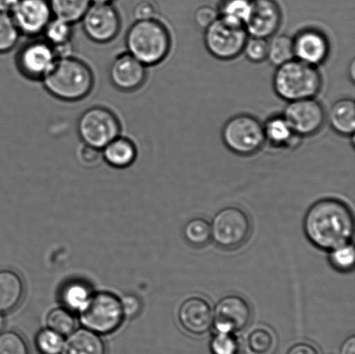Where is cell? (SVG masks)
Listing matches in <instances>:
<instances>
[{
	"label": "cell",
	"instance_id": "1f68e13d",
	"mask_svg": "<svg viewBox=\"0 0 355 354\" xmlns=\"http://www.w3.org/2000/svg\"><path fill=\"white\" fill-rule=\"evenodd\" d=\"M47 325L48 328L65 336L76 330V321L71 311L65 308H58L49 314Z\"/></svg>",
	"mask_w": 355,
	"mask_h": 354
},
{
	"label": "cell",
	"instance_id": "44dd1931",
	"mask_svg": "<svg viewBox=\"0 0 355 354\" xmlns=\"http://www.w3.org/2000/svg\"><path fill=\"white\" fill-rule=\"evenodd\" d=\"M102 152L104 161L116 168H128L137 158V145L130 139L121 135L107 144Z\"/></svg>",
	"mask_w": 355,
	"mask_h": 354
},
{
	"label": "cell",
	"instance_id": "836d02e7",
	"mask_svg": "<svg viewBox=\"0 0 355 354\" xmlns=\"http://www.w3.org/2000/svg\"><path fill=\"white\" fill-rule=\"evenodd\" d=\"M0 354H30L26 339L16 332L0 334Z\"/></svg>",
	"mask_w": 355,
	"mask_h": 354
},
{
	"label": "cell",
	"instance_id": "ab89813d",
	"mask_svg": "<svg viewBox=\"0 0 355 354\" xmlns=\"http://www.w3.org/2000/svg\"><path fill=\"white\" fill-rule=\"evenodd\" d=\"M219 17L218 10L209 6H200L194 14V20L197 26L207 29Z\"/></svg>",
	"mask_w": 355,
	"mask_h": 354
},
{
	"label": "cell",
	"instance_id": "7dc6e473",
	"mask_svg": "<svg viewBox=\"0 0 355 354\" xmlns=\"http://www.w3.org/2000/svg\"><path fill=\"white\" fill-rule=\"evenodd\" d=\"M351 72H352V75H351V78L352 79H354V62H352V64H351Z\"/></svg>",
	"mask_w": 355,
	"mask_h": 354
},
{
	"label": "cell",
	"instance_id": "484cf974",
	"mask_svg": "<svg viewBox=\"0 0 355 354\" xmlns=\"http://www.w3.org/2000/svg\"><path fill=\"white\" fill-rule=\"evenodd\" d=\"M92 296V290L88 285L79 281H75L64 287L61 293V300L64 308L69 311L79 312L88 303Z\"/></svg>",
	"mask_w": 355,
	"mask_h": 354
},
{
	"label": "cell",
	"instance_id": "ffe728a7",
	"mask_svg": "<svg viewBox=\"0 0 355 354\" xmlns=\"http://www.w3.org/2000/svg\"><path fill=\"white\" fill-rule=\"evenodd\" d=\"M106 352L105 343L98 334L80 328L69 335L60 354H106Z\"/></svg>",
	"mask_w": 355,
	"mask_h": 354
},
{
	"label": "cell",
	"instance_id": "d4e9b609",
	"mask_svg": "<svg viewBox=\"0 0 355 354\" xmlns=\"http://www.w3.org/2000/svg\"><path fill=\"white\" fill-rule=\"evenodd\" d=\"M266 141L272 145H291L295 134L284 117H273L263 126Z\"/></svg>",
	"mask_w": 355,
	"mask_h": 354
},
{
	"label": "cell",
	"instance_id": "b9f144b4",
	"mask_svg": "<svg viewBox=\"0 0 355 354\" xmlns=\"http://www.w3.org/2000/svg\"><path fill=\"white\" fill-rule=\"evenodd\" d=\"M287 354H319L318 349L308 343H298L288 350Z\"/></svg>",
	"mask_w": 355,
	"mask_h": 354
},
{
	"label": "cell",
	"instance_id": "7402d4cb",
	"mask_svg": "<svg viewBox=\"0 0 355 354\" xmlns=\"http://www.w3.org/2000/svg\"><path fill=\"white\" fill-rule=\"evenodd\" d=\"M24 286L19 274L0 270V312L6 313L17 307L23 299Z\"/></svg>",
	"mask_w": 355,
	"mask_h": 354
},
{
	"label": "cell",
	"instance_id": "7bdbcfd3",
	"mask_svg": "<svg viewBox=\"0 0 355 354\" xmlns=\"http://www.w3.org/2000/svg\"><path fill=\"white\" fill-rule=\"evenodd\" d=\"M17 2H19V0H0V12L12 13Z\"/></svg>",
	"mask_w": 355,
	"mask_h": 354
},
{
	"label": "cell",
	"instance_id": "9c48e42d",
	"mask_svg": "<svg viewBox=\"0 0 355 354\" xmlns=\"http://www.w3.org/2000/svg\"><path fill=\"white\" fill-rule=\"evenodd\" d=\"M211 238L225 249L239 248L252 232L248 215L239 207H225L215 215L211 224Z\"/></svg>",
	"mask_w": 355,
	"mask_h": 354
},
{
	"label": "cell",
	"instance_id": "277c9868",
	"mask_svg": "<svg viewBox=\"0 0 355 354\" xmlns=\"http://www.w3.org/2000/svg\"><path fill=\"white\" fill-rule=\"evenodd\" d=\"M278 96L288 102L314 98L322 87V76L316 66L297 59L278 66L273 79Z\"/></svg>",
	"mask_w": 355,
	"mask_h": 354
},
{
	"label": "cell",
	"instance_id": "d6986e66",
	"mask_svg": "<svg viewBox=\"0 0 355 354\" xmlns=\"http://www.w3.org/2000/svg\"><path fill=\"white\" fill-rule=\"evenodd\" d=\"M73 26L68 21L53 17L42 34L44 39L53 47L58 58L73 55Z\"/></svg>",
	"mask_w": 355,
	"mask_h": 354
},
{
	"label": "cell",
	"instance_id": "52a82bcc",
	"mask_svg": "<svg viewBox=\"0 0 355 354\" xmlns=\"http://www.w3.org/2000/svg\"><path fill=\"white\" fill-rule=\"evenodd\" d=\"M222 138L230 150L242 156L256 154L266 141L262 123L248 114L230 119L223 127Z\"/></svg>",
	"mask_w": 355,
	"mask_h": 354
},
{
	"label": "cell",
	"instance_id": "4316f807",
	"mask_svg": "<svg viewBox=\"0 0 355 354\" xmlns=\"http://www.w3.org/2000/svg\"><path fill=\"white\" fill-rule=\"evenodd\" d=\"M294 57L293 39L286 35H278L268 43L267 58L277 67Z\"/></svg>",
	"mask_w": 355,
	"mask_h": 354
},
{
	"label": "cell",
	"instance_id": "d590c367",
	"mask_svg": "<svg viewBox=\"0 0 355 354\" xmlns=\"http://www.w3.org/2000/svg\"><path fill=\"white\" fill-rule=\"evenodd\" d=\"M243 52L252 62H262L268 55V42L266 38L250 37L247 38Z\"/></svg>",
	"mask_w": 355,
	"mask_h": 354
},
{
	"label": "cell",
	"instance_id": "e0dca14e",
	"mask_svg": "<svg viewBox=\"0 0 355 354\" xmlns=\"http://www.w3.org/2000/svg\"><path fill=\"white\" fill-rule=\"evenodd\" d=\"M179 321L184 330L190 334L205 335L214 325V312L207 300L200 297H191L181 305Z\"/></svg>",
	"mask_w": 355,
	"mask_h": 354
},
{
	"label": "cell",
	"instance_id": "5bb4252c",
	"mask_svg": "<svg viewBox=\"0 0 355 354\" xmlns=\"http://www.w3.org/2000/svg\"><path fill=\"white\" fill-rule=\"evenodd\" d=\"M252 315V308L243 298L225 297L215 307L214 324L216 330L230 334L242 331L249 325Z\"/></svg>",
	"mask_w": 355,
	"mask_h": 354
},
{
	"label": "cell",
	"instance_id": "8fae6325",
	"mask_svg": "<svg viewBox=\"0 0 355 354\" xmlns=\"http://www.w3.org/2000/svg\"><path fill=\"white\" fill-rule=\"evenodd\" d=\"M58 57L53 47L44 39L24 44L17 51L16 66L21 75L31 81H42Z\"/></svg>",
	"mask_w": 355,
	"mask_h": 354
},
{
	"label": "cell",
	"instance_id": "4fadbf2b",
	"mask_svg": "<svg viewBox=\"0 0 355 354\" xmlns=\"http://www.w3.org/2000/svg\"><path fill=\"white\" fill-rule=\"evenodd\" d=\"M10 15L21 35L30 37L43 34L53 17L49 0H19Z\"/></svg>",
	"mask_w": 355,
	"mask_h": 354
},
{
	"label": "cell",
	"instance_id": "8992f818",
	"mask_svg": "<svg viewBox=\"0 0 355 354\" xmlns=\"http://www.w3.org/2000/svg\"><path fill=\"white\" fill-rule=\"evenodd\" d=\"M121 123L116 114L105 107H89L78 121V134L83 143L103 149L121 135Z\"/></svg>",
	"mask_w": 355,
	"mask_h": 354
},
{
	"label": "cell",
	"instance_id": "9a60e30c",
	"mask_svg": "<svg viewBox=\"0 0 355 354\" xmlns=\"http://www.w3.org/2000/svg\"><path fill=\"white\" fill-rule=\"evenodd\" d=\"M147 76V66L128 52L118 55L109 69L110 82L121 92L137 91L144 86Z\"/></svg>",
	"mask_w": 355,
	"mask_h": 354
},
{
	"label": "cell",
	"instance_id": "cb8c5ba5",
	"mask_svg": "<svg viewBox=\"0 0 355 354\" xmlns=\"http://www.w3.org/2000/svg\"><path fill=\"white\" fill-rule=\"evenodd\" d=\"M54 17L74 24L81 21L92 6L90 0H49Z\"/></svg>",
	"mask_w": 355,
	"mask_h": 354
},
{
	"label": "cell",
	"instance_id": "6da1fadb",
	"mask_svg": "<svg viewBox=\"0 0 355 354\" xmlns=\"http://www.w3.org/2000/svg\"><path fill=\"white\" fill-rule=\"evenodd\" d=\"M306 237L323 251L351 244L354 232L352 211L343 201L327 197L309 208L304 218Z\"/></svg>",
	"mask_w": 355,
	"mask_h": 354
},
{
	"label": "cell",
	"instance_id": "8d00e7d4",
	"mask_svg": "<svg viewBox=\"0 0 355 354\" xmlns=\"http://www.w3.org/2000/svg\"><path fill=\"white\" fill-rule=\"evenodd\" d=\"M238 342L233 334L218 332L211 342L214 354H236L238 351Z\"/></svg>",
	"mask_w": 355,
	"mask_h": 354
},
{
	"label": "cell",
	"instance_id": "7c38bea8",
	"mask_svg": "<svg viewBox=\"0 0 355 354\" xmlns=\"http://www.w3.org/2000/svg\"><path fill=\"white\" fill-rule=\"evenodd\" d=\"M284 117L295 134L309 136L321 130L326 113L321 103L314 98H308L290 102Z\"/></svg>",
	"mask_w": 355,
	"mask_h": 354
},
{
	"label": "cell",
	"instance_id": "ba28073f",
	"mask_svg": "<svg viewBox=\"0 0 355 354\" xmlns=\"http://www.w3.org/2000/svg\"><path fill=\"white\" fill-rule=\"evenodd\" d=\"M205 30V46L214 57L220 60L239 57L248 38L245 26L221 17Z\"/></svg>",
	"mask_w": 355,
	"mask_h": 354
},
{
	"label": "cell",
	"instance_id": "ac0fdd59",
	"mask_svg": "<svg viewBox=\"0 0 355 354\" xmlns=\"http://www.w3.org/2000/svg\"><path fill=\"white\" fill-rule=\"evenodd\" d=\"M293 46L295 57L313 66L322 64L329 53L328 38L316 30L301 31L294 38Z\"/></svg>",
	"mask_w": 355,
	"mask_h": 354
},
{
	"label": "cell",
	"instance_id": "74e56055",
	"mask_svg": "<svg viewBox=\"0 0 355 354\" xmlns=\"http://www.w3.org/2000/svg\"><path fill=\"white\" fill-rule=\"evenodd\" d=\"M76 157L81 164L89 168L98 165L103 159L102 149L92 147L83 142L76 151Z\"/></svg>",
	"mask_w": 355,
	"mask_h": 354
},
{
	"label": "cell",
	"instance_id": "f546056e",
	"mask_svg": "<svg viewBox=\"0 0 355 354\" xmlns=\"http://www.w3.org/2000/svg\"><path fill=\"white\" fill-rule=\"evenodd\" d=\"M252 0H222L219 17L245 26L249 16Z\"/></svg>",
	"mask_w": 355,
	"mask_h": 354
},
{
	"label": "cell",
	"instance_id": "83f0119b",
	"mask_svg": "<svg viewBox=\"0 0 355 354\" xmlns=\"http://www.w3.org/2000/svg\"><path fill=\"white\" fill-rule=\"evenodd\" d=\"M183 233L188 244L203 247L211 238V224L204 218H193L184 225Z\"/></svg>",
	"mask_w": 355,
	"mask_h": 354
},
{
	"label": "cell",
	"instance_id": "5b68a950",
	"mask_svg": "<svg viewBox=\"0 0 355 354\" xmlns=\"http://www.w3.org/2000/svg\"><path fill=\"white\" fill-rule=\"evenodd\" d=\"M78 313L83 327L98 335L116 331L124 319L119 298L107 292L92 294Z\"/></svg>",
	"mask_w": 355,
	"mask_h": 354
},
{
	"label": "cell",
	"instance_id": "e575fe53",
	"mask_svg": "<svg viewBox=\"0 0 355 354\" xmlns=\"http://www.w3.org/2000/svg\"><path fill=\"white\" fill-rule=\"evenodd\" d=\"M354 249L349 244L331 251L329 260L334 268L340 272H349L354 265Z\"/></svg>",
	"mask_w": 355,
	"mask_h": 354
},
{
	"label": "cell",
	"instance_id": "f6af8a7d",
	"mask_svg": "<svg viewBox=\"0 0 355 354\" xmlns=\"http://www.w3.org/2000/svg\"><path fill=\"white\" fill-rule=\"evenodd\" d=\"M92 3H98V5H111L114 0H90Z\"/></svg>",
	"mask_w": 355,
	"mask_h": 354
},
{
	"label": "cell",
	"instance_id": "603a6c76",
	"mask_svg": "<svg viewBox=\"0 0 355 354\" xmlns=\"http://www.w3.org/2000/svg\"><path fill=\"white\" fill-rule=\"evenodd\" d=\"M329 121L334 130L344 136L354 135L355 130V103L352 99H342L334 104Z\"/></svg>",
	"mask_w": 355,
	"mask_h": 354
},
{
	"label": "cell",
	"instance_id": "3957f363",
	"mask_svg": "<svg viewBox=\"0 0 355 354\" xmlns=\"http://www.w3.org/2000/svg\"><path fill=\"white\" fill-rule=\"evenodd\" d=\"M127 52L145 66L161 64L171 48V36L157 19L135 21L125 38Z\"/></svg>",
	"mask_w": 355,
	"mask_h": 354
},
{
	"label": "cell",
	"instance_id": "60d3db41",
	"mask_svg": "<svg viewBox=\"0 0 355 354\" xmlns=\"http://www.w3.org/2000/svg\"><path fill=\"white\" fill-rule=\"evenodd\" d=\"M121 306L124 317L134 318L140 313L141 310V301L133 294H127L121 298Z\"/></svg>",
	"mask_w": 355,
	"mask_h": 354
},
{
	"label": "cell",
	"instance_id": "f35d334b",
	"mask_svg": "<svg viewBox=\"0 0 355 354\" xmlns=\"http://www.w3.org/2000/svg\"><path fill=\"white\" fill-rule=\"evenodd\" d=\"M158 7L154 0H140L133 9V16L135 21L149 20L156 19Z\"/></svg>",
	"mask_w": 355,
	"mask_h": 354
},
{
	"label": "cell",
	"instance_id": "30bf717a",
	"mask_svg": "<svg viewBox=\"0 0 355 354\" xmlns=\"http://www.w3.org/2000/svg\"><path fill=\"white\" fill-rule=\"evenodd\" d=\"M87 37L96 44H105L116 39L120 33L121 19L116 7L92 3L81 19Z\"/></svg>",
	"mask_w": 355,
	"mask_h": 354
},
{
	"label": "cell",
	"instance_id": "2e32d148",
	"mask_svg": "<svg viewBox=\"0 0 355 354\" xmlns=\"http://www.w3.org/2000/svg\"><path fill=\"white\" fill-rule=\"evenodd\" d=\"M281 20V8L276 0H252L243 26L250 37L268 38L277 33Z\"/></svg>",
	"mask_w": 355,
	"mask_h": 354
},
{
	"label": "cell",
	"instance_id": "4dcf8cb0",
	"mask_svg": "<svg viewBox=\"0 0 355 354\" xmlns=\"http://www.w3.org/2000/svg\"><path fill=\"white\" fill-rule=\"evenodd\" d=\"M275 344L276 341L272 333L263 328L254 329L246 339L247 349L250 354H270Z\"/></svg>",
	"mask_w": 355,
	"mask_h": 354
},
{
	"label": "cell",
	"instance_id": "ee69618b",
	"mask_svg": "<svg viewBox=\"0 0 355 354\" xmlns=\"http://www.w3.org/2000/svg\"><path fill=\"white\" fill-rule=\"evenodd\" d=\"M340 354H355L354 336H351L343 343L342 349H340Z\"/></svg>",
	"mask_w": 355,
	"mask_h": 354
},
{
	"label": "cell",
	"instance_id": "7a4b0ae2",
	"mask_svg": "<svg viewBox=\"0 0 355 354\" xmlns=\"http://www.w3.org/2000/svg\"><path fill=\"white\" fill-rule=\"evenodd\" d=\"M55 98L64 102H78L92 93L95 76L85 62L74 55L58 57L41 81Z\"/></svg>",
	"mask_w": 355,
	"mask_h": 354
},
{
	"label": "cell",
	"instance_id": "f1b7e54d",
	"mask_svg": "<svg viewBox=\"0 0 355 354\" xmlns=\"http://www.w3.org/2000/svg\"><path fill=\"white\" fill-rule=\"evenodd\" d=\"M20 36L12 15L0 12V54L12 51L19 43Z\"/></svg>",
	"mask_w": 355,
	"mask_h": 354
},
{
	"label": "cell",
	"instance_id": "d6a6232c",
	"mask_svg": "<svg viewBox=\"0 0 355 354\" xmlns=\"http://www.w3.org/2000/svg\"><path fill=\"white\" fill-rule=\"evenodd\" d=\"M64 342L62 335L50 328L38 333L36 339L37 348L42 354H60Z\"/></svg>",
	"mask_w": 355,
	"mask_h": 354
},
{
	"label": "cell",
	"instance_id": "bcb514c9",
	"mask_svg": "<svg viewBox=\"0 0 355 354\" xmlns=\"http://www.w3.org/2000/svg\"><path fill=\"white\" fill-rule=\"evenodd\" d=\"M5 317H3V313L0 312V333L3 330V327H5Z\"/></svg>",
	"mask_w": 355,
	"mask_h": 354
}]
</instances>
